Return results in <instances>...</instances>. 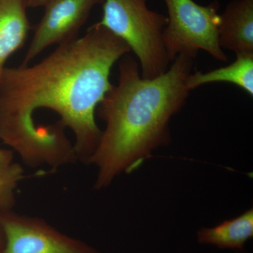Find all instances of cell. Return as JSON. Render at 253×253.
I'll list each match as a JSON object with an SVG mask.
<instances>
[{
    "instance_id": "6da1fadb",
    "label": "cell",
    "mask_w": 253,
    "mask_h": 253,
    "mask_svg": "<svg viewBox=\"0 0 253 253\" xmlns=\"http://www.w3.org/2000/svg\"><path fill=\"white\" fill-rule=\"evenodd\" d=\"M127 44L99 23L36 64L5 68L0 140L32 168L89 164L101 139L96 108Z\"/></svg>"
},
{
    "instance_id": "7a4b0ae2",
    "label": "cell",
    "mask_w": 253,
    "mask_h": 253,
    "mask_svg": "<svg viewBox=\"0 0 253 253\" xmlns=\"http://www.w3.org/2000/svg\"><path fill=\"white\" fill-rule=\"evenodd\" d=\"M119 61L117 84H112L96 108L106 124L89 161L97 169V191L121 174L134 172L154 150L171 142L169 121L189 96L186 80L194 64V59L180 55L166 73L147 79L134 56L126 54Z\"/></svg>"
},
{
    "instance_id": "3957f363",
    "label": "cell",
    "mask_w": 253,
    "mask_h": 253,
    "mask_svg": "<svg viewBox=\"0 0 253 253\" xmlns=\"http://www.w3.org/2000/svg\"><path fill=\"white\" fill-rule=\"evenodd\" d=\"M168 21L167 16L149 9L146 0H104L98 23L127 44L142 78L152 79L166 73L170 63L163 37Z\"/></svg>"
},
{
    "instance_id": "277c9868",
    "label": "cell",
    "mask_w": 253,
    "mask_h": 253,
    "mask_svg": "<svg viewBox=\"0 0 253 253\" xmlns=\"http://www.w3.org/2000/svg\"><path fill=\"white\" fill-rule=\"evenodd\" d=\"M164 1L168 21L163 31V42L170 62L180 55L194 59L201 50L219 61H227L219 43L220 14L217 1L208 6L198 4L194 0Z\"/></svg>"
},
{
    "instance_id": "5b68a950",
    "label": "cell",
    "mask_w": 253,
    "mask_h": 253,
    "mask_svg": "<svg viewBox=\"0 0 253 253\" xmlns=\"http://www.w3.org/2000/svg\"><path fill=\"white\" fill-rule=\"evenodd\" d=\"M4 234L2 253H99L81 240L63 234L41 218L0 211Z\"/></svg>"
},
{
    "instance_id": "8992f818",
    "label": "cell",
    "mask_w": 253,
    "mask_h": 253,
    "mask_svg": "<svg viewBox=\"0 0 253 253\" xmlns=\"http://www.w3.org/2000/svg\"><path fill=\"white\" fill-rule=\"evenodd\" d=\"M104 0H49L34 34L22 66H27L44 49L78 38V33L96 5Z\"/></svg>"
},
{
    "instance_id": "52a82bcc",
    "label": "cell",
    "mask_w": 253,
    "mask_h": 253,
    "mask_svg": "<svg viewBox=\"0 0 253 253\" xmlns=\"http://www.w3.org/2000/svg\"><path fill=\"white\" fill-rule=\"evenodd\" d=\"M219 43L236 54H253V0H233L220 14Z\"/></svg>"
},
{
    "instance_id": "ba28073f",
    "label": "cell",
    "mask_w": 253,
    "mask_h": 253,
    "mask_svg": "<svg viewBox=\"0 0 253 253\" xmlns=\"http://www.w3.org/2000/svg\"><path fill=\"white\" fill-rule=\"evenodd\" d=\"M25 0H0V81L5 63L21 49L31 29Z\"/></svg>"
},
{
    "instance_id": "9c48e42d",
    "label": "cell",
    "mask_w": 253,
    "mask_h": 253,
    "mask_svg": "<svg viewBox=\"0 0 253 253\" xmlns=\"http://www.w3.org/2000/svg\"><path fill=\"white\" fill-rule=\"evenodd\" d=\"M253 236V209L214 227H203L197 233L198 242L221 249L241 250Z\"/></svg>"
},
{
    "instance_id": "30bf717a",
    "label": "cell",
    "mask_w": 253,
    "mask_h": 253,
    "mask_svg": "<svg viewBox=\"0 0 253 253\" xmlns=\"http://www.w3.org/2000/svg\"><path fill=\"white\" fill-rule=\"evenodd\" d=\"M229 83L236 84L253 96V54L236 55L235 61L225 67L203 73H191L186 80L189 90L208 83Z\"/></svg>"
},
{
    "instance_id": "8fae6325",
    "label": "cell",
    "mask_w": 253,
    "mask_h": 253,
    "mask_svg": "<svg viewBox=\"0 0 253 253\" xmlns=\"http://www.w3.org/2000/svg\"><path fill=\"white\" fill-rule=\"evenodd\" d=\"M24 178V169L15 161L14 151L0 149V211L14 209L16 189Z\"/></svg>"
},
{
    "instance_id": "7c38bea8",
    "label": "cell",
    "mask_w": 253,
    "mask_h": 253,
    "mask_svg": "<svg viewBox=\"0 0 253 253\" xmlns=\"http://www.w3.org/2000/svg\"><path fill=\"white\" fill-rule=\"evenodd\" d=\"M26 7L38 8L44 6L49 0H25Z\"/></svg>"
},
{
    "instance_id": "4fadbf2b",
    "label": "cell",
    "mask_w": 253,
    "mask_h": 253,
    "mask_svg": "<svg viewBox=\"0 0 253 253\" xmlns=\"http://www.w3.org/2000/svg\"><path fill=\"white\" fill-rule=\"evenodd\" d=\"M4 234L3 232L2 228L0 225V253H2L3 251H4Z\"/></svg>"
}]
</instances>
